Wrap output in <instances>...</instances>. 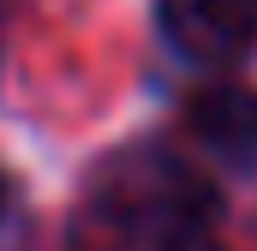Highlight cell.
I'll list each match as a JSON object with an SVG mask.
<instances>
[{
	"mask_svg": "<svg viewBox=\"0 0 257 251\" xmlns=\"http://www.w3.org/2000/svg\"><path fill=\"white\" fill-rule=\"evenodd\" d=\"M168 251H221V245H209V239H180V245H168Z\"/></svg>",
	"mask_w": 257,
	"mask_h": 251,
	"instance_id": "cell-4",
	"label": "cell"
},
{
	"mask_svg": "<svg viewBox=\"0 0 257 251\" xmlns=\"http://www.w3.org/2000/svg\"><path fill=\"white\" fill-rule=\"evenodd\" d=\"M215 215V191L192 162L174 150H120L102 162L78 203V245L84 251H150L197 239V227Z\"/></svg>",
	"mask_w": 257,
	"mask_h": 251,
	"instance_id": "cell-1",
	"label": "cell"
},
{
	"mask_svg": "<svg viewBox=\"0 0 257 251\" xmlns=\"http://www.w3.org/2000/svg\"><path fill=\"white\" fill-rule=\"evenodd\" d=\"M186 132H192L215 162H227L239 174L257 168V96L251 90H239V84L197 90L192 102H186Z\"/></svg>",
	"mask_w": 257,
	"mask_h": 251,
	"instance_id": "cell-3",
	"label": "cell"
},
{
	"mask_svg": "<svg viewBox=\"0 0 257 251\" xmlns=\"http://www.w3.org/2000/svg\"><path fill=\"white\" fill-rule=\"evenodd\" d=\"M168 42L197 66H227L257 42V0H162Z\"/></svg>",
	"mask_w": 257,
	"mask_h": 251,
	"instance_id": "cell-2",
	"label": "cell"
},
{
	"mask_svg": "<svg viewBox=\"0 0 257 251\" xmlns=\"http://www.w3.org/2000/svg\"><path fill=\"white\" fill-rule=\"evenodd\" d=\"M0 197H6V191H0Z\"/></svg>",
	"mask_w": 257,
	"mask_h": 251,
	"instance_id": "cell-5",
	"label": "cell"
}]
</instances>
